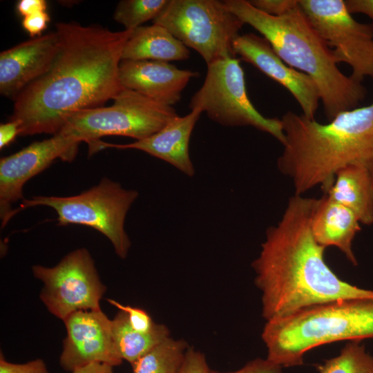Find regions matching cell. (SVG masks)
Instances as JSON below:
<instances>
[{
  "label": "cell",
  "instance_id": "obj_6",
  "mask_svg": "<svg viewBox=\"0 0 373 373\" xmlns=\"http://www.w3.org/2000/svg\"><path fill=\"white\" fill-rule=\"evenodd\" d=\"M138 195L137 191L124 189L119 182L104 178L78 195L23 199L15 214L26 208L49 207L57 213L58 225L80 224L95 229L110 240L117 256L125 259L131 246L125 219Z\"/></svg>",
  "mask_w": 373,
  "mask_h": 373
},
{
  "label": "cell",
  "instance_id": "obj_8",
  "mask_svg": "<svg viewBox=\"0 0 373 373\" xmlns=\"http://www.w3.org/2000/svg\"><path fill=\"white\" fill-rule=\"evenodd\" d=\"M153 21L197 51L207 66L236 57L233 43L244 25L218 0H169Z\"/></svg>",
  "mask_w": 373,
  "mask_h": 373
},
{
  "label": "cell",
  "instance_id": "obj_2",
  "mask_svg": "<svg viewBox=\"0 0 373 373\" xmlns=\"http://www.w3.org/2000/svg\"><path fill=\"white\" fill-rule=\"evenodd\" d=\"M314 200L297 195L289 198L279 222L266 230L251 264L266 321L336 300L373 298V290L340 279L325 262L326 248L311 231Z\"/></svg>",
  "mask_w": 373,
  "mask_h": 373
},
{
  "label": "cell",
  "instance_id": "obj_31",
  "mask_svg": "<svg viewBox=\"0 0 373 373\" xmlns=\"http://www.w3.org/2000/svg\"><path fill=\"white\" fill-rule=\"evenodd\" d=\"M21 123L17 119H10L0 125V148L3 149L20 135Z\"/></svg>",
  "mask_w": 373,
  "mask_h": 373
},
{
  "label": "cell",
  "instance_id": "obj_13",
  "mask_svg": "<svg viewBox=\"0 0 373 373\" xmlns=\"http://www.w3.org/2000/svg\"><path fill=\"white\" fill-rule=\"evenodd\" d=\"M66 336L59 356V364L72 372L92 363L111 367L122 363L114 343L112 319L101 309L76 312L64 321Z\"/></svg>",
  "mask_w": 373,
  "mask_h": 373
},
{
  "label": "cell",
  "instance_id": "obj_20",
  "mask_svg": "<svg viewBox=\"0 0 373 373\" xmlns=\"http://www.w3.org/2000/svg\"><path fill=\"white\" fill-rule=\"evenodd\" d=\"M190 51L164 27L153 23L133 30L122 52V60L180 61Z\"/></svg>",
  "mask_w": 373,
  "mask_h": 373
},
{
  "label": "cell",
  "instance_id": "obj_26",
  "mask_svg": "<svg viewBox=\"0 0 373 373\" xmlns=\"http://www.w3.org/2000/svg\"><path fill=\"white\" fill-rule=\"evenodd\" d=\"M249 1L258 10L274 17L283 15L298 6V0H251Z\"/></svg>",
  "mask_w": 373,
  "mask_h": 373
},
{
  "label": "cell",
  "instance_id": "obj_25",
  "mask_svg": "<svg viewBox=\"0 0 373 373\" xmlns=\"http://www.w3.org/2000/svg\"><path fill=\"white\" fill-rule=\"evenodd\" d=\"M111 305L115 307L126 314L131 327L140 332L147 333L151 332L155 326L150 315L144 309L131 305H124L120 303L108 298L106 300Z\"/></svg>",
  "mask_w": 373,
  "mask_h": 373
},
{
  "label": "cell",
  "instance_id": "obj_3",
  "mask_svg": "<svg viewBox=\"0 0 373 373\" xmlns=\"http://www.w3.org/2000/svg\"><path fill=\"white\" fill-rule=\"evenodd\" d=\"M280 119L285 140L277 166L291 180L294 195L316 186L326 193L336 173L350 165L363 166L373 176V102L327 124L291 111Z\"/></svg>",
  "mask_w": 373,
  "mask_h": 373
},
{
  "label": "cell",
  "instance_id": "obj_9",
  "mask_svg": "<svg viewBox=\"0 0 373 373\" xmlns=\"http://www.w3.org/2000/svg\"><path fill=\"white\" fill-rule=\"evenodd\" d=\"M240 61L236 57L227 58L207 66L204 83L192 96L189 108L201 110L222 126L254 127L283 144L285 137L281 119L263 116L253 105Z\"/></svg>",
  "mask_w": 373,
  "mask_h": 373
},
{
  "label": "cell",
  "instance_id": "obj_22",
  "mask_svg": "<svg viewBox=\"0 0 373 373\" xmlns=\"http://www.w3.org/2000/svg\"><path fill=\"white\" fill-rule=\"evenodd\" d=\"M188 348L169 336L131 364L133 373H179Z\"/></svg>",
  "mask_w": 373,
  "mask_h": 373
},
{
  "label": "cell",
  "instance_id": "obj_11",
  "mask_svg": "<svg viewBox=\"0 0 373 373\" xmlns=\"http://www.w3.org/2000/svg\"><path fill=\"white\" fill-rule=\"evenodd\" d=\"M313 27L332 50L337 63L348 64L350 77L373 78V23L356 21L344 0H298Z\"/></svg>",
  "mask_w": 373,
  "mask_h": 373
},
{
  "label": "cell",
  "instance_id": "obj_4",
  "mask_svg": "<svg viewBox=\"0 0 373 373\" xmlns=\"http://www.w3.org/2000/svg\"><path fill=\"white\" fill-rule=\"evenodd\" d=\"M224 2L244 24L262 35L283 61L314 81L329 122L341 113L359 107L367 95L365 87L340 70L332 50L299 3L289 12L274 17L258 10L249 1Z\"/></svg>",
  "mask_w": 373,
  "mask_h": 373
},
{
  "label": "cell",
  "instance_id": "obj_10",
  "mask_svg": "<svg viewBox=\"0 0 373 373\" xmlns=\"http://www.w3.org/2000/svg\"><path fill=\"white\" fill-rule=\"evenodd\" d=\"M32 272L44 284L40 300L51 314L62 321L78 311L101 309L106 287L86 248L70 251L51 267L35 265Z\"/></svg>",
  "mask_w": 373,
  "mask_h": 373
},
{
  "label": "cell",
  "instance_id": "obj_15",
  "mask_svg": "<svg viewBox=\"0 0 373 373\" xmlns=\"http://www.w3.org/2000/svg\"><path fill=\"white\" fill-rule=\"evenodd\" d=\"M57 32L22 42L0 54V93L14 99L30 83L45 73L58 49Z\"/></svg>",
  "mask_w": 373,
  "mask_h": 373
},
{
  "label": "cell",
  "instance_id": "obj_33",
  "mask_svg": "<svg viewBox=\"0 0 373 373\" xmlns=\"http://www.w3.org/2000/svg\"><path fill=\"white\" fill-rule=\"evenodd\" d=\"M347 11L351 14L362 13L373 21V0H344Z\"/></svg>",
  "mask_w": 373,
  "mask_h": 373
},
{
  "label": "cell",
  "instance_id": "obj_34",
  "mask_svg": "<svg viewBox=\"0 0 373 373\" xmlns=\"http://www.w3.org/2000/svg\"><path fill=\"white\" fill-rule=\"evenodd\" d=\"M113 367L103 363H92L70 373H111Z\"/></svg>",
  "mask_w": 373,
  "mask_h": 373
},
{
  "label": "cell",
  "instance_id": "obj_29",
  "mask_svg": "<svg viewBox=\"0 0 373 373\" xmlns=\"http://www.w3.org/2000/svg\"><path fill=\"white\" fill-rule=\"evenodd\" d=\"M283 367L267 358H256L248 362L242 368L229 372L211 370V373H283Z\"/></svg>",
  "mask_w": 373,
  "mask_h": 373
},
{
  "label": "cell",
  "instance_id": "obj_12",
  "mask_svg": "<svg viewBox=\"0 0 373 373\" xmlns=\"http://www.w3.org/2000/svg\"><path fill=\"white\" fill-rule=\"evenodd\" d=\"M79 144L73 137L59 132L1 158L0 218L2 227L14 216L12 204L24 199L23 187L25 184L57 158L67 162L74 160Z\"/></svg>",
  "mask_w": 373,
  "mask_h": 373
},
{
  "label": "cell",
  "instance_id": "obj_28",
  "mask_svg": "<svg viewBox=\"0 0 373 373\" xmlns=\"http://www.w3.org/2000/svg\"><path fill=\"white\" fill-rule=\"evenodd\" d=\"M179 373H211L204 355L189 347Z\"/></svg>",
  "mask_w": 373,
  "mask_h": 373
},
{
  "label": "cell",
  "instance_id": "obj_18",
  "mask_svg": "<svg viewBox=\"0 0 373 373\" xmlns=\"http://www.w3.org/2000/svg\"><path fill=\"white\" fill-rule=\"evenodd\" d=\"M310 227L318 244L325 248L337 247L353 265H357L352 242L361 227L353 211L324 195L314 200Z\"/></svg>",
  "mask_w": 373,
  "mask_h": 373
},
{
  "label": "cell",
  "instance_id": "obj_1",
  "mask_svg": "<svg viewBox=\"0 0 373 373\" xmlns=\"http://www.w3.org/2000/svg\"><path fill=\"white\" fill-rule=\"evenodd\" d=\"M55 32L59 45L50 66L15 99L10 119L21 122V136L55 135L67 115L100 107L124 88L119 68L133 30L59 23Z\"/></svg>",
  "mask_w": 373,
  "mask_h": 373
},
{
  "label": "cell",
  "instance_id": "obj_35",
  "mask_svg": "<svg viewBox=\"0 0 373 373\" xmlns=\"http://www.w3.org/2000/svg\"><path fill=\"white\" fill-rule=\"evenodd\" d=\"M111 373H114V372H113H113H111Z\"/></svg>",
  "mask_w": 373,
  "mask_h": 373
},
{
  "label": "cell",
  "instance_id": "obj_23",
  "mask_svg": "<svg viewBox=\"0 0 373 373\" xmlns=\"http://www.w3.org/2000/svg\"><path fill=\"white\" fill-rule=\"evenodd\" d=\"M319 373H373V356L359 341H349L340 354L317 365Z\"/></svg>",
  "mask_w": 373,
  "mask_h": 373
},
{
  "label": "cell",
  "instance_id": "obj_19",
  "mask_svg": "<svg viewBox=\"0 0 373 373\" xmlns=\"http://www.w3.org/2000/svg\"><path fill=\"white\" fill-rule=\"evenodd\" d=\"M325 195L353 211L361 224H373V176L365 168L350 165L339 170Z\"/></svg>",
  "mask_w": 373,
  "mask_h": 373
},
{
  "label": "cell",
  "instance_id": "obj_5",
  "mask_svg": "<svg viewBox=\"0 0 373 373\" xmlns=\"http://www.w3.org/2000/svg\"><path fill=\"white\" fill-rule=\"evenodd\" d=\"M262 338L269 361L300 365L307 352L340 341L373 338V298H347L303 308L266 321Z\"/></svg>",
  "mask_w": 373,
  "mask_h": 373
},
{
  "label": "cell",
  "instance_id": "obj_7",
  "mask_svg": "<svg viewBox=\"0 0 373 373\" xmlns=\"http://www.w3.org/2000/svg\"><path fill=\"white\" fill-rule=\"evenodd\" d=\"M113 101L109 106L82 109L69 114L59 132L80 143H87L90 151L102 137L118 135L141 140L158 132L179 116L173 106L127 88H123Z\"/></svg>",
  "mask_w": 373,
  "mask_h": 373
},
{
  "label": "cell",
  "instance_id": "obj_17",
  "mask_svg": "<svg viewBox=\"0 0 373 373\" xmlns=\"http://www.w3.org/2000/svg\"><path fill=\"white\" fill-rule=\"evenodd\" d=\"M202 113L200 109L191 110L185 116L177 117L153 135L129 144H115L100 141L96 146V152L105 148L140 150L192 177L195 169L189 155V142Z\"/></svg>",
  "mask_w": 373,
  "mask_h": 373
},
{
  "label": "cell",
  "instance_id": "obj_14",
  "mask_svg": "<svg viewBox=\"0 0 373 373\" xmlns=\"http://www.w3.org/2000/svg\"><path fill=\"white\" fill-rule=\"evenodd\" d=\"M235 55L285 87L300 105L303 115L314 119L320 95L314 81L283 61L263 37L254 33L239 35L233 43Z\"/></svg>",
  "mask_w": 373,
  "mask_h": 373
},
{
  "label": "cell",
  "instance_id": "obj_27",
  "mask_svg": "<svg viewBox=\"0 0 373 373\" xmlns=\"http://www.w3.org/2000/svg\"><path fill=\"white\" fill-rule=\"evenodd\" d=\"M0 373H49L45 362L41 358L24 363H14L6 361L0 354Z\"/></svg>",
  "mask_w": 373,
  "mask_h": 373
},
{
  "label": "cell",
  "instance_id": "obj_32",
  "mask_svg": "<svg viewBox=\"0 0 373 373\" xmlns=\"http://www.w3.org/2000/svg\"><path fill=\"white\" fill-rule=\"evenodd\" d=\"M17 12L23 17L36 13L46 12L45 0H20L16 6Z\"/></svg>",
  "mask_w": 373,
  "mask_h": 373
},
{
  "label": "cell",
  "instance_id": "obj_30",
  "mask_svg": "<svg viewBox=\"0 0 373 373\" xmlns=\"http://www.w3.org/2000/svg\"><path fill=\"white\" fill-rule=\"evenodd\" d=\"M50 20L47 12L36 13L23 18L21 24L23 29L33 38L41 35Z\"/></svg>",
  "mask_w": 373,
  "mask_h": 373
},
{
  "label": "cell",
  "instance_id": "obj_16",
  "mask_svg": "<svg viewBox=\"0 0 373 373\" xmlns=\"http://www.w3.org/2000/svg\"><path fill=\"white\" fill-rule=\"evenodd\" d=\"M198 75L197 72L161 61L122 60L119 68L123 88L171 106L180 100L190 79Z\"/></svg>",
  "mask_w": 373,
  "mask_h": 373
},
{
  "label": "cell",
  "instance_id": "obj_24",
  "mask_svg": "<svg viewBox=\"0 0 373 373\" xmlns=\"http://www.w3.org/2000/svg\"><path fill=\"white\" fill-rule=\"evenodd\" d=\"M169 0H123L118 3L114 19L125 30H134L160 14Z\"/></svg>",
  "mask_w": 373,
  "mask_h": 373
},
{
  "label": "cell",
  "instance_id": "obj_21",
  "mask_svg": "<svg viewBox=\"0 0 373 373\" xmlns=\"http://www.w3.org/2000/svg\"><path fill=\"white\" fill-rule=\"evenodd\" d=\"M112 332L120 357L131 365L170 336L168 327L163 324L156 323L155 327L147 333L133 329L126 314L121 310L112 319Z\"/></svg>",
  "mask_w": 373,
  "mask_h": 373
}]
</instances>
